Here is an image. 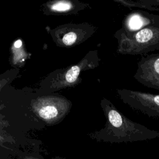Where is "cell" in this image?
<instances>
[{"label": "cell", "mask_w": 159, "mask_h": 159, "mask_svg": "<svg viewBox=\"0 0 159 159\" xmlns=\"http://www.w3.org/2000/svg\"><path fill=\"white\" fill-rule=\"evenodd\" d=\"M159 50V24H153L132 33L121 35L120 50L123 53L144 55Z\"/></svg>", "instance_id": "obj_1"}, {"label": "cell", "mask_w": 159, "mask_h": 159, "mask_svg": "<svg viewBox=\"0 0 159 159\" xmlns=\"http://www.w3.org/2000/svg\"><path fill=\"white\" fill-rule=\"evenodd\" d=\"M122 98L132 107L149 117H159V94L137 91L124 90Z\"/></svg>", "instance_id": "obj_2"}, {"label": "cell", "mask_w": 159, "mask_h": 159, "mask_svg": "<svg viewBox=\"0 0 159 159\" xmlns=\"http://www.w3.org/2000/svg\"><path fill=\"white\" fill-rule=\"evenodd\" d=\"M137 65L135 78L145 86L159 91V53L143 56Z\"/></svg>", "instance_id": "obj_3"}, {"label": "cell", "mask_w": 159, "mask_h": 159, "mask_svg": "<svg viewBox=\"0 0 159 159\" xmlns=\"http://www.w3.org/2000/svg\"><path fill=\"white\" fill-rule=\"evenodd\" d=\"M153 24H159V15L145 11H135L125 20V32L132 33Z\"/></svg>", "instance_id": "obj_4"}, {"label": "cell", "mask_w": 159, "mask_h": 159, "mask_svg": "<svg viewBox=\"0 0 159 159\" xmlns=\"http://www.w3.org/2000/svg\"><path fill=\"white\" fill-rule=\"evenodd\" d=\"M63 103L64 102H60V99L54 98H45L40 99L37 103L35 109L42 119L53 122L63 114L65 107H60V104Z\"/></svg>", "instance_id": "obj_5"}, {"label": "cell", "mask_w": 159, "mask_h": 159, "mask_svg": "<svg viewBox=\"0 0 159 159\" xmlns=\"http://www.w3.org/2000/svg\"><path fill=\"white\" fill-rule=\"evenodd\" d=\"M81 71V66L74 65L66 71L63 78V83L65 84L73 83L77 79Z\"/></svg>", "instance_id": "obj_6"}, {"label": "cell", "mask_w": 159, "mask_h": 159, "mask_svg": "<svg viewBox=\"0 0 159 159\" xmlns=\"http://www.w3.org/2000/svg\"><path fill=\"white\" fill-rule=\"evenodd\" d=\"M129 6L138 7L150 11H158L157 6H159V0H143L136 2H131Z\"/></svg>", "instance_id": "obj_7"}, {"label": "cell", "mask_w": 159, "mask_h": 159, "mask_svg": "<svg viewBox=\"0 0 159 159\" xmlns=\"http://www.w3.org/2000/svg\"><path fill=\"white\" fill-rule=\"evenodd\" d=\"M50 8L53 12H64L71 9L73 8V4L70 1H59L51 4Z\"/></svg>", "instance_id": "obj_8"}, {"label": "cell", "mask_w": 159, "mask_h": 159, "mask_svg": "<svg viewBox=\"0 0 159 159\" xmlns=\"http://www.w3.org/2000/svg\"><path fill=\"white\" fill-rule=\"evenodd\" d=\"M77 39V34L75 32L70 31L65 34L63 35L61 38V42L65 45H71L76 42Z\"/></svg>", "instance_id": "obj_9"}, {"label": "cell", "mask_w": 159, "mask_h": 159, "mask_svg": "<svg viewBox=\"0 0 159 159\" xmlns=\"http://www.w3.org/2000/svg\"><path fill=\"white\" fill-rule=\"evenodd\" d=\"M22 45V42L20 40H17L15 43H14V47L16 48H19Z\"/></svg>", "instance_id": "obj_10"}, {"label": "cell", "mask_w": 159, "mask_h": 159, "mask_svg": "<svg viewBox=\"0 0 159 159\" xmlns=\"http://www.w3.org/2000/svg\"><path fill=\"white\" fill-rule=\"evenodd\" d=\"M21 159H40V158L35 157H32V156H25V157H23Z\"/></svg>", "instance_id": "obj_11"}]
</instances>
